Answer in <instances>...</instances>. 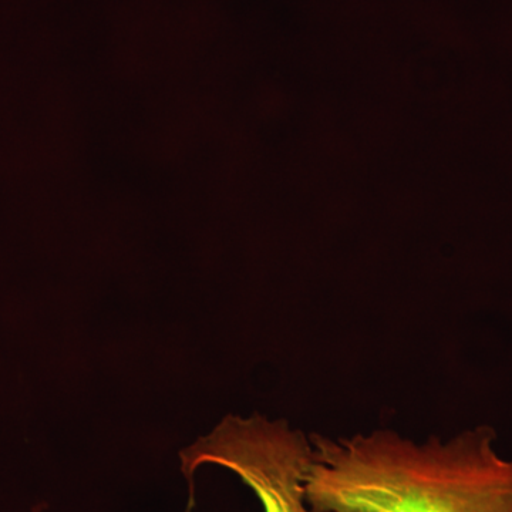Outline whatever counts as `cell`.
<instances>
[{"label": "cell", "mask_w": 512, "mask_h": 512, "mask_svg": "<svg viewBox=\"0 0 512 512\" xmlns=\"http://www.w3.org/2000/svg\"><path fill=\"white\" fill-rule=\"evenodd\" d=\"M311 439L316 512H512V457L491 427L423 441L390 429Z\"/></svg>", "instance_id": "6da1fadb"}, {"label": "cell", "mask_w": 512, "mask_h": 512, "mask_svg": "<svg viewBox=\"0 0 512 512\" xmlns=\"http://www.w3.org/2000/svg\"><path fill=\"white\" fill-rule=\"evenodd\" d=\"M181 471L190 485L202 466L231 471L248 485L264 512H316L309 505L306 480L313 463L311 434L288 421L265 416H227L207 436L181 451Z\"/></svg>", "instance_id": "7a4b0ae2"}]
</instances>
